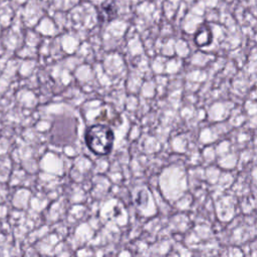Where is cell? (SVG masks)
I'll list each match as a JSON object with an SVG mask.
<instances>
[{"instance_id": "obj_1", "label": "cell", "mask_w": 257, "mask_h": 257, "mask_svg": "<svg viewBox=\"0 0 257 257\" xmlns=\"http://www.w3.org/2000/svg\"><path fill=\"white\" fill-rule=\"evenodd\" d=\"M112 131L103 124H93L86 130L85 143L87 148L95 155L105 156L110 153L113 145Z\"/></svg>"}]
</instances>
